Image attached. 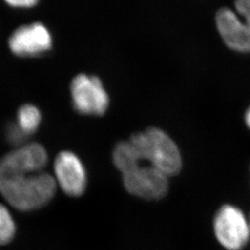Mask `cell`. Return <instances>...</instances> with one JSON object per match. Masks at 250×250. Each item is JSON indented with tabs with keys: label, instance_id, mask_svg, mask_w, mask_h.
Returning a JSON list of instances; mask_svg holds the SVG:
<instances>
[{
	"label": "cell",
	"instance_id": "3957f363",
	"mask_svg": "<svg viewBox=\"0 0 250 250\" xmlns=\"http://www.w3.org/2000/svg\"><path fill=\"white\" fill-rule=\"evenodd\" d=\"M212 232L224 250H244L250 242V216L238 206L224 204L215 211Z\"/></svg>",
	"mask_w": 250,
	"mask_h": 250
},
{
	"label": "cell",
	"instance_id": "ba28073f",
	"mask_svg": "<svg viewBox=\"0 0 250 250\" xmlns=\"http://www.w3.org/2000/svg\"><path fill=\"white\" fill-rule=\"evenodd\" d=\"M218 33L224 44L238 53H250V28L230 8H221L215 15Z\"/></svg>",
	"mask_w": 250,
	"mask_h": 250
},
{
	"label": "cell",
	"instance_id": "5bb4252c",
	"mask_svg": "<svg viewBox=\"0 0 250 250\" xmlns=\"http://www.w3.org/2000/svg\"><path fill=\"white\" fill-rule=\"evenodd\" d=\"M7 3L14 7H32L37 3L36 0H8Z\"/></svg>",
	"mask_w": 250,
	"mask_h": 250
},
{
	"label": "cell",
	"instance_id": "5b68a950",
	"mask_svg": "<svg viewBox=\"0 0 250 250\" xmlns=\"http://www.w3.org/2000/svg\"><path fill=\"white\" fill-rule=\"evenodd\" d=\"M74 108L83 114L102 115L109 106V96L102 81L95 74L78 73L71 82Z\"/></svg>",
	"mask_w": 250,
	"mask_h": 250
},
{
	"label": "cell",
	"instance_id": "30bf717a",
	"mask_svg": "<svg viewBox=\"0 0 250 250\" xmlns=\"http://www.w3.org/2000/svg\"><path fill=\"white\" fill-rule=\"evenodd\" d=\"M42 120L41 111L36 105L25 103L19 107L17 125L28 135L36 132Z\"/></svg>",
	"mask_w": 250,
	"mask_h": 250
},
{
	"label": "cell",
	"instance_id": "4fadbf2b",
	"mask_svg": "<svg viewBox=\"0 0 250 250\" xmlns=\"http://www.w3.org/2000/svg\"><path fill=\"white\" fill-rule=\"evenodd\" d=\"M235 12L250 28V0H239L234 3Z\"/></svg>",
	"mask_w": 250,
	"mask_h": 250
},
{
	"label": "cell",
	"instance_id": "8992f818",
	"mask_svg": "<svg viewBox=\"0 0 250 250\" xmlns=\"http://www.w3.org/2000/svg\"><path fill=\"white\" fill-rule=\"evenodd\" d=\"M10 50L18 56L30 57L48 51L52 46V36L41 21H33L17 27L9 36Z\"/></svg>",
	"mask_w": 250,
	"mask_h": 250
},
{
	"label": "cell",
	"instance_id": "8fae6325",
	"mask_svg": "<svg viewBox=\"0 0 250 250\" xmlns=\"http://www.w3.org/2000/svg\"><path fill=\"white\" fill-rule=\"evenodd\" d=\"M16 225L8 208L0 203V246L7 245L15 235Z\"/></svg>",
	"mask_w": 250,
	"mask_h": 250
},
{
	"label": "cell",
	"instance_id": "7c38bea8",
	"mask_svg": "<svg viewBox=\"0 0 250 250\" xmlns=\"http://www.w3.org/2000/svg\"><path fill=\"white\" fill-rule=\"evenodd\" d=\"M27 134L19 127L17 123H12L8 125L7 128V137L10 143L12 145L19 146L20 144L22 143L25 138Z\"/></svg>",
	"mask_w": 250,
	"mask_h": 250
},
{
	"label": "cell",
	"instance_id": "277c9868",
	"mask_svg": "<svg viewBox=\"0 0 250 250\" xmlns=\"http://www.w3.org/2000/svg\"><path fill=\"white\" fill-rule=\"evenodd\" d=\"M122 174L125 189L135 197L160 200L169 191V177L145 161H137Z\"/></svg>",
	"mask_w": 250,
	"mask_h": 250
},
{
	"label": "cell",
	"instance_id": "9c48e42d",
	"mask_svg": "<svg viewBox=\"0 0 250 250\" xmlns=\"http://www.w3.org/2000/svg\"><path fill=\"white\" fill-rule=\"evenodd\" d=\"M47 152L37 142L24 144L0 159V171H42L47 163Z\"/></svg>",
	"mask_w": 250,
	"mask_h": 250
},
{
	"label": "cell",
	"instance_id": "7a4b0ae2",
	"mask_svg": "<svg viewBox=\"0 0 250 250\" xmlns=\"http://www.w3.org/2000/svg\"><path fill=\"white\" fill-rule=\"evenodd\" d=\"M137 161L149 163L168 177L177 175L182 170L183 159L178 146L164 130L148 127L132 134L129 139Z\"/></svg>",
	"mask_w": 250,
	"mask_h": 250
},
{
	"label": "cell",
	"instance_id": "52a82bcc",
	"mask_svg": "<svg viewBox=\"0 0 250 250\" xmlns=\"http://www.w3.org/2000/svg\"><path fill=\"white\" fill-rule=\"evenodd\" d=\"M54 171L64 193L71 197H80L84 193L87 174L80 158L74 152H60L54 161Z\"/></svg>",
	"mask_w": 250,
	"mask_h": 250
},
{
	"label": "cell",
	"instance_id": "9a60e30c",
	"mask_svg": "<svg viewBox=\"0 0 250 250\" xmlns=\"http://www.w3.org/2000/svg\"><path fill=\"white\" fill-rule=\"evenodd\" d=\"M244 121H245V125L250 130V106L248 107V109L245 112L244 115Z\"/></svg>",
	"mask_w": 250,
	"mask_h": 250
},
{
	"label": "cell",
	"instance_id": "6da1fadb",
	"mask_svg": "<svg viewBox=\"0 0 250 250\" xmlns=\"http://www.w3.org/2000/svg\"><path fill=\"white\" fill-rule=\"evenodd\" d=\"M57 181L45 171H0V194L9 205L30 211L46 205L55 196Z\"/></svg>",
	"mask_w": 250,
	"mask_h": 250
},
{
	"label": "cell",
	"instance_id": "2e32d148",
	"mask_svg": "<svg viewBox=\"0 0 250 250\" xmlns=\"http://www.w3.org/2000/svg\"></svg>",
	"mask_w": 250,
	"mask_h": 250
}]
</instances>
